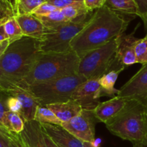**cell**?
<instances>
[{
  "label": "cell",
  "mask_w": 147,
  "mask_h": 147,
  "mask_svg": "<svg viewBox=\"0 0 147 147\" xmlns=\"http://www.w3.org/2000/svg\"><path fill=\"white\" fill-rule=\"evenodd\" d=\"M9 142V147H29L20 134H17L13 133L10 136Z\"/></svg>",
  "instance_id": "cell-31"
},
{
  "label": "cell",
  "mask_w": 147,
  "mask_h": 147,
  "mask_svg": "<svg viewBox=\"0 0 147 147\" xmlns=\"http://www.w3.org/2000/svg\"><path fill=\"white\" fill-rule=\"evenodd\" d=\"M94 11L73 20L66 22L54 28H45L44 36L40 40V50L43 53H65L73 51L70 42L84 28Z\"/></svg>",
  "instance_id": "cell-7"
},
{
  "label": "cell",
  "mask_w": 147,
  "mask_h": 147,
  "mask_svg": "<svg viewBox=\"0 0 147 147\" xmlns=\"http://www.w3.org/2000/svg\"><path fill=\"white\" fill-rule=\"evenodd\" d=\"M106 0H84L85 6L88 10L93 11L94 10L101 8L105 5Z\"/></svg>",
  "instance_id": "cell-33"
},
{
  "label": "cell",
  "mask_w": 147,
  "mask_h": 147,
  "mask_svg": "<svg viewBox=\"0 0 147 147\" xmlns=\"http://www.w3.org/2000/svg\"><path fill=\"white\" fill-rule=\"evenodd\" d=\"M98 122L93 110H83L77 116L61 125L80 140L95 142V128Z\"/></svg>",
  "instance_id": "cell-8"
},
{
  "label": "cell",
  "mask_w": 147,
  "mask_h": 147,
  "mask_svg": "<svg viewBox=\"0 0 147 147\" xmlns=\"http://www.w3.org/2000/svg\"><path fill=\"white\" fill-rule=\"evenodd\" d=\"M20 134L29 147H46L40 123L35 121H25Z\"/></svg>",
  "instance_id": "cell-17"
},
{
  "label": "cell",
  "mask_w": 147,
  "mask_h": 147,
  "mask_svg": "<svg viewBox=\"0 0 147 147\" xmlns=\"http://www.w3.org/2000/svg\"><path fill=\"white\" fill-rule=\"evenodd\" d=\"M8 5L11 7L15 17L17 14V0H5Z\"/></svg>",
  "instance_id": "cell-37"
},
{
  "label": "cell",
  "mask_w": 147,
  "mask_h": 147,
  "mask_svg": "<svg viewBox=\"0 0 147 147\" xmlns=\"http://www.w3.org/2000/svg\"><path fill=\"white\" fill-rule=\"evenodd\" d=\"M40 126L42 131L59 147H83V141L76 137L61 125L40 123Z\"/></svg>",
  "instance_id": "cell-11"
},
{
  "label": "cell",
  "mask_w": 147,
  "mask_h": 147,
  "mask_svg": "<svg viewBox=\"0 0 147 147\" xmlns=\"http://www.w3.org/2000/svg\"><path fill=\"white\" fill-rule=\"evenodd\" d=\"M133 147H147V146H145V145L143 144H133Z\"/></svg>",
  "instance_id": "cell-44"
},
{
  "label": "cell",
  "mask_w": 147,
  "mask_h": 147,
  "mask_svg": "<svg viewBox=\"0 0 147 147\" xmlns=\"http://www.w3.org/2000/svg\"><path fill=\"white\" fill-rule=\"evenodd\" d=\"M138 9V17H144L147 15V0H134Z\"/></svg>",
  "instance_id": "cell-34"
},
{
  "label": "cell",
  "mask_w": 147,
  "mask_h": 147,
  "mask_svg": "<svg viewBox=\"0 0 147 147\" xmlns=\"http://www.w3.org/2000/svg\"><path fill=\"white\" fill-rule=\"evenodd\" d=\"M7 119L9 130L17 134H20L24 129V121L19 113L7 111Z\"/></svg>",
  "instance_id": "cell-25"
},
{
  "label": "cell",
  "mask_w": 147,
  "mask_h": 147,
  "mask_svg": "<svg viewBox=\"0 0 147 147\" xmlns=\"http://www.w3.org/2000/svg\"><path fill=\"white\" fill-rule=\"evenodd\" d=\"M137 63L147 64V32L144 38L139 39L135 47Z\"/></svg>",
  "instance_id": "cell-26"
},
{
  "label": "cell",
  "mask_w": 147,
  "mask_h": 147,
  "mask_svg": "<svg viewBox=\"0 0 147 147\" xmlns=\"http://www.w3.org/2000/svg\"><path fill=\"white\" fill-rule=\"evenodd\" d=\"M100 98L99 78L89 79L80 84L71 98L80 104L83 110H94L100 104Z\"/></svg>",
  "instance_id": "cell-10"
},
{
  "label": "cell",
  "mask_w": 147,
  "mask_h": 147,
  "mask_svg": "<svg viewBox=\"0 0 147 147\" xmlns=\"http://www.w3.org/2000/svg\"><path fill=\"white\" fill-rule=\"evenodd\" d=\"M9 95L4 91H0V124L9 130L8 122L7 119V113L9 111L6 101Z\"/></svg>",
  "instance_id": "cell-27"
},
{
  "label": "cell",
  "mask_w": 147,
  "mask_h": 147,
  "mask_svg": "<svg viewBox=\"0 0 147 147\" xmlns=\"http://www.w3.org/2000/svg\"><path fill=\"white\" fill-rule=\"evenodd\" d=\"M43 134V138H44V140H45V143L46 147H59L58 146L55 144L53 142V141L45 133L42 131Z\"/></svg>",
  "instance_id": "cell-35"
},
{
  "label": "cell",
  "mask_w": 147,
  "mask_h": 147,
  "mask_svg": "<svg viewBox=\"0 0 147 147\" xmlns=\"http://www.w3.org/2000/svg\"><path fill=\"white\" fill-rule=\"evenodd\" d=\"M142 20H143V22L144 24V27H145V30H146V32H147V15L144 16V17H142Z\"/></svg>",
  "instance_id": "cell-42"
},
{
  "label": "cell",
  "mask_w": 147,
  "mask_h": 147,
  "mask_svg": "<svg viewBox=\"0 0 147 147\" xmlns=\"http://www.w3.org/2000/svg\"><path fill=\"white\" fill-rule=\"evenodd\" d=\"M0 91H1V87H0Z\"/></svg>",
  "instance_id": "cell-45"
},
{
  "label": "cell",
  "mask_w": 147,
  "mask_h": 147,
  "mask_svg": "<svg viewBox=\"0 0 147 147\" xmlns=\"http://www.w3.org/2000/svg\"><path fill=\"white\" fill-rule=\"evenodd\" d=\"M79 61L80 57L73 51L40 52L30 73L15 87L24 88L59 78L77 74Z\"/></svg>",
  "instance_id": "cell-3"
},
{
  "label": "cell",
  "mask_w": 147,
  "mask_h": 147,
  "mask_svg": "<svg viewBox=\"0 0 147 147\" xmlns=\"http://www.w3.org/2000/svg\"><path fill=\"white\" fill-rule=\"evenodd\" d=\"M146 146H147V144H146Z\"/></svg>",
  "instance_id": "cell-46"
},
{
  "label": "cell",
  "mask_w": 147,
  "mask_h": 147,
  "mask_svg": "<svg viewBox=\"0 0 147 147\" xmlns=\"http://www.w3.org/2000/svg\"><path fill=\"white\" fill-rule=\"evenodd\" d=\"M105 6L131 20L138 17L137 6L134 0H106Z\"/></svg>",
  "instance_id": "cell-19"
},
{
  "label": "cell",
  "mask_w": 147,
  "mask_h": 147,
  "mask_svg": "<svg viewBox=\"0 0 147 147\" xmlns=\"http://www.w3.org/2000/svg\"><path fill=\"white\" fill-rule=\"evenodd\" d=\"M127 100V99L124 98L116 96L110 100L100 102V104L93 110L96 119L98 122L106 124L124 108Z\"/></svg>",
  "instance_id": "cell-14"
},
{
  "label": "cell",
  "mask_w": 147,
  "mask_h": 147,
  "mask_svg": "<svg viewBox=\"0 0 147 147\" xmlns=\"http://www.w3.org/2000/svg\"><path fill=\"white\" fill-rule=\"evenodd\" d=\"M135 31L128 34H123L117 38L116 59L126 67L137 63L135 47L139 39L134 37Z\"/></svg>",
  "instance_id": "cell-12"
},
{
  "label": "cell",
  "mask_w": 147,
  "mask_h": 147,
  "mask_svg": "<svg viewBox=\"0 0 147 147\" xmlns=\"http://www.w3.org/2000/svg\"><path fill=\"white\" fill-rule=\"evenodd\" d=\"M40 50L37 39L23 36L10 43L0 57V87L1 91L17 86L30 73Z\"/></svg>",
  "instance_id": "cell-2"
},
{
  "label": "cell",
  "mask_w": 147,
  "mask_h": 147,
  "mask_svg": "<svg viewBox=\"0 0 147 147\" xmlns=\"http://www.w3.org/2000/svg\"><path fill=\"white\" fill-rule=\"evenodd\" d=\"M115 136L133 144H147V107L134 100H128L126 106L106 123Z\"/></svg>",
  "instance_id": "cell-4"
},
{
  "label": "cell",
  "mask_w": 147,
  "mask_h": 147,
  "mask_svg": "<svg viewBox=\"0 0 147 147\" xmlns=\"http://www.w3.org/2000/svg\"><path fill=\"white\" fill-rule=\"evenodd\" d=\"M87 79L78 74L71 75L24 88L40 106L64 103L70 100L76 89Z\"/></svg>",
  "instance_id": "cell-5"
},
{
  "label": "cell",
  "mask_w": 147,
  "mask_h": 147,
  "mask_svg": "<svg viewBox=\"0 0 147 147\" xmlns=\"http://www.w3.org/2000/svg\"><path fill=\"white\" fill-rule=\"evenodd\" d=\"M83 147H96L93 142H83Z\"/></svg>",
  "instance_id": "cell-41"
},
{
  "label": "cell",
  "mask_w": 147,
  "mask_h": 147,
  "mask_svg": "<svg viewBox=\"0 0 147 147\" xmlns=\"http://www.w3.org/2000/svg\"><path fill=\"white\" fill-rule=\"evenodd\" d=\"M15 17L11 7L4 0H0V19Z\"/></svg>",
  "instance_id": "cell-30"
},
{
  "label": "cell",
  "mask_w": 147,
  "mask_h": 147,
  "mask_svg": "<svg viewBox=\"0 0 147 147\" xmlns=\"http://www.w3.org/2000/svg\"><path fill=\"white\" fill-rule=\"evenodd\" d=\"M10 43L11 42L9 40H4L2 42H0V57L3 55V54H4V52L6 51L7 47H9Z\"/></svg>",
  "instance_id": "cell-36"
},
{
  "label": "cell",
  "mask_w": 147,
  "mask_h": 147,
  "mask_svg": "<svg viewBox=\"0 0 147 147\" xmlns=\"http://www.w3.org/2000/svg\"><path fill=\"white\" fill-rule=\"evenodd\" d=\"M4 92L20 100L22 105V111L20 115L24 122L34 121L36 110L40 104L30 92L20 87H14Z\"/></svg>",
  "instance_id": "cell-13"
},
{
  "label": "cell",
  "mask_w": 147,
  "mask_h": 147,
  "mask_svg": "<svg viewBox=\"0 0 147 147\" xmlns=\"http://www.w3.org/2000/svg\"><path fill=\"white\" fill-rule=\"evenodd\" d=\"M9 137L0 135V147H9Z\"/></svg>",
  "instance_id": "cell-38"
},
{
  "label": "cell",
  "mask_w": 147,
  "mask_h": 147,
  "mask_svg": "<svg viewBox=\"0 0 147 147\" xmlns=\"http://www.w3.org/2000/svg\"><path fill=\"white\" fill-rule=\"evenodd\" d=\"M130 21L104 5L94 11L88 24L73 38L72 50L80 58L124 34Z\"/></svg>",
  "instance_id": "cell-1"
},
{
  "label": "cell",
  "mask_w": 147,
  "mask_h": 147,
  "mask_svg": "<svg viewBox=\"0 0 147 147\" xmlns=\"http://www.w3.org/2000/svg\"><path fill=\"white\" fill-rule=\"evenodd\" d=\"M123 70L120 68H113L99 78L100 84V96L115 97L118 96L119 90L115 88L114 86L119 74Z\"/></svg>",
  "instance_id": "cell-18"
},
{
  "label": "cell",
  "mask_w": 147,
  "mask_h": 147,
  "mask_svg": "<svg viewBox=\"0 0 147 147\" xmlns=\"http://www.w3.org/2000/svg\"><path fill=\"white\" fill-rule=\"evenodd\" d=\"M46 107L50 109L63 123L71 120L80 114L83 111L80 104L73 99L64 103L47 105Z\"/></svg>",
  "instance_id": "cell-16"
},
{
  "label": "cell",
  "mask_w": 147,
  "mask_h": 147,
  "mask_svg": "<svg viewBox=\"0 0 147 147\" xmlns=\"http://www.w3.org/2000/svg\"><path fill=\"white\" fill-rule=\"evenodd\" d=\"M47 0H17V15L32 14L40 5Z\"/></svg>",
  "instance_id": "cell-24"
},
{
  "label": "cell",
  "mask_w": 147,
  "mask_h": 147,
  "mask_svg": "<svg viewBox=\"0 0 147 147\" xmlns=\"http://www.w3.org/2000/svg\"><path fill=\"white\" fill-rule=\"evenodd\" d=\"M57 9H57V7H55L54 5L50 4V3L45 2L42 4V5H40L38 8L36 9L32 14L34 15L37 16V17H39V16H45Z\"/></svg>",
  "instance_id": "cell-29"
},
{
  "label": "cell",
  "mask_w": 147,
  "mask_h": 147,
  "mask_svg": "<svg viewBox=\"0 0 147 147\" xmlns=\"http://www.w3.org/2000/svg\"><path fill=\"white\" fill-rule=\"evenodd\" d=\"M4 28L11 42H13L23 37L22 32L15 17L9 19L4 24Z\"/></svg>",
  "instance_id": "cell-23"
},
{
  "label": "cell",
  "mask_w": 147,
  "mask_h": 147,
  "mask_svg": "<svg viewBox=\"0 0 147 147\" xmlns=\"http://www.w3.org/2000/svg\"><path fill=\"white\" fill-rule=\"evenodd\" d=\"M7 40H9V37L4 31V24H3V25L0 26V42H2L3 41Z\"/></svg>",
  "instance_id": "cell-40"
},
{
  "label": "cell",
  "mask_w": 147,
  "mask_h": 147,
  "mask_svg": "<svg viewBox=\"0 0 147 147\" xmlns=\"http://www.w3.org/2000/svg\"><path fill=\"white\" fill-rule=\"evenodd\" d=\"M118 96L136 100L147 107V64L119 89Z\"/></svg>",
  "instance_id": "cell-9"
},
{
  "label": "cell",
  "mask_w": 147,
  "mask_h": 147,
  "mask_svg": "<svg viewBox=\"0 0 147 147\" xmlns=\"http://www.w3.org/2000/svg\"><path fill=\"white\" fill-rule=\"evenodd\" d=\"M11 18V17H10ZM9 18H4V19H0V26L3 25V24H4V23L6 22L7 21V20H9Z\"/></svg>",
  "instance_id": "cell-43"
},
{
  "label": "cell",
  "mask_w": 147,
  "mask_h": 147,
  "mask_svg": "<svg viewBox=\"0 0 147 147\" xmlns=\"http://www.w3.org/2000/svg\"><path fill=\"white\" fill-rule=\"evenodd\" d=\"M36 17H37V16H36ZM37 17L41 20L42 24H44L45 27L47 29L54 28V27L60 25L63 23L69 22L67 21L66 17L62 12L61 9H57L53 12L50 13V14H47V15L39 16Z\"/></svg>",
  "instance_id": "cell-21"
},
{
  "label": "cell",
  "mask_w": 147,
  "mask_h": 147,
  "mask_svg": "<svg viewBox=\"0 0 147 147\" xmlns=\"http://www.w3.org/2000/svg\"><path fill=\"white\" fill-rule=\"evenodd\" d=\"M13 134V132H11L10 131H9L8 129H6L4 126H3L2 125L0 124V135L4 136H7V137H10L11 134Z\"/></svg>",
  "instance_id": "cell-39"
},
{
  "label": "cell",
  "mask_w": 147,
  "mask_h": 147,
  "mask_svg": "<svg viewBox=\"0 0 147 147\" xmlns=\"http://www.w3.org/2000/svg\"><path fill=\"white\" fill-rule=\"evenodd\" d=\"M61 11L67 21H73L90 11L86 8L84 2H78L72 4L68 7L61 9Z\"/></svg>",
  "instance_id": "cell-22"
},
{
  "label": "cell",
  "mask_w": 147,
  "mask_h": 147,
  "mask_svg": "<svg viewBox=\"0 0 147 147\" xmlns=\"http://www.w3.org/2000/svg\"><path fill=\"white\" fill-rule=\"evenodd\" d=\"M83 1L84 0H47V2L53 4L59 9H61L76 3L83 2Z\"/></svg>",
  "instance_id": "cell-32"
},
{
  "label": "cell",
  "mask_w": 147,
  "mask_h": 147,
  "mask_svg": "<svg viewBox=\"0 0 147 147\" xmlns=\"http://www.w3.org/2000/svg\"><path fill=\"white\" fill-rule=\"evenodd\" d=\"M34 121L40 123L62 125V122L57 119L55 113L46 106H38L36 110Z\"/></svg>",
  "instance_id": "cell-20"
},
{
  "label": "cell",
  "mask_w": 147,
  "mask_h": 147,
  "mask_svg": "<svg viewBox=\"0 0 147 147\" xmlns=\"http://www.w3.org/2000/svg\"><path fill=\"white\" fill-rule=\"evenodd\" d=\"M22 32L23 36L40 40L44 36L45 27L41 20L33 14L15 17Z\"/></svg>",
  "instance_id": "cell-15"
},
{
  "label": "cell",
  "mask_w": 147,
  "mask_h": 147,
  "mask_svg": "<svg viewBox=\"0 0 147 147\" xmlns=\"http://www.w3.org/2000/svg\"><path fill=\"white\" fill-rule=\"evenodd\" d=\"M6 104H7V107L9 111L20 114L22 111V105L20 100L17 98L9 96L7 99V101H6Z\"/></svg>",
  "instance_id": "cell-28"
},
{
  "label": "cell",
  "mask_w": 147,
  "mask_h": 147,
  "mask_svg": "<svg viewBox=\"0 0 147 147\" xmlns=\"http://www.w3.org/2000/svg\"><path fill=\"white\" fill-rule=\"evenodd\" d=\"M117 38L80 57L77 74L89 80L100 78L113 68L125 70L126 67L116 59Z\"/></svg>",
  "instance_id": "cell-6"
}]
</instances>
